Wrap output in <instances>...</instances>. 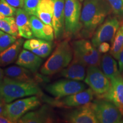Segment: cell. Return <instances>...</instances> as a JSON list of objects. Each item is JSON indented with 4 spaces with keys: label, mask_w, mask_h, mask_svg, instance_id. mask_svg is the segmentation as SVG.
<instances>
[{
    "label": "cell",
    "mask_w": 123,
    "mask_h": 123,
    "mask_svg": "<svg viewBox=\"0 0 123 123\" xmlns=\"http://www.w3.org/2000/svg\"><path fill=\"white\" fill-rule=\"evenodd\" d=\"M112 13L111 7L107 0H84L78 39L91 38L96 29Z\"/></svg>",
    "instance_id": "cell-1"
},
{
    "label": "cell",
    "mask_w": 123,
    "mask_h": 123,
    "mask_svg": "<svg viewBox=\"0 0 123 123\" xmlns=\"http://www.w3.org/2000/svg\"><path fill=\"white\" fill-rule=\"evenodd\" d=\"M100 67L102 71L110 80L121 75L117 62L110 54L105 53L101 56Z\"/></svg>",
    "instance_id": "cell-23"
},
{
    "label": "cell",
    "mask_w": 123,
    "mask_h": 123,
    "mask_svg": "<svg viewBox=\"0 0 123 123\" xmlns=\"http://www.w3.org/2000/svg\"><path fill=\"white\" fill-rule=\"evenodd\" d=\"M0 123H13L11 120L4 115H0Z\"/></svg>",
    "instance_id": "cell-34"
},
{
    "label": "cell",
    "mask_w": 123,
    "mask_h": 123,
    "mask_svg": "<svg viewBox=\"0 0 123 123\" xmlns=\"http://www.w3.org/2000/svg\"><path fill=\"white\" fill-rule=\"evenodd\" d=\"M6 104V103L5 102L4 100L0 97V115H3Z\"/></svg>",
    "instance_id": "cell-35"
},
{
    "label": "cell",
    "mask_w": 123,
    "mask_h": 123,
    "mask_svg": "<svg viewBox=\"0 0 123 123\" xmlns=\"http://www.w3.org/2000/svg\"><path fill=\"white\" fill-rule=\"evenodd\" d=\"M81 7L79 0H65L63 39L70 41L79 38L81 29Z\"/></svg>",
    "instance_id": "cell-4"
},
{
    "label": "cell",
    "mask_w": 123,
    "mask_h": 123,
    "mask_svg": "<svg viewBox=\"0 0 123 123\" xmlns=\"http://www.w3.org/2000/svg\"><path fill=\"white\" fill-rule=\"evenodd\" d=\"M43 95L37 83L14 80L5 76L0 83V97L6 103H11L19 98L33 95L41 96Z\"/></svg>",
    "instance_id": "cell-3"
},
{
    "label": "cell",
    "mask_w": 123,
    "mask_h": 123,
    "mask_svg": "<svg viewBox=\"0 0 123 123\" xmlns=\"http://www.w3.org/2000/svg\"><path fill=\"white\" fill-rule=\"evenodd\" d=\"M121 22L115 15H109L96 29L92 37L91 42L93 46L97 48L103 42L111 43Z\"/></svg>",
    "instance_id": "cell-11"
},
{
    "label": "cell",
    "mask_w": 123,
    "mask_h": 123,
    "mask_svg": "<svg viewBox=\"0 0 123 123\" xmlns=\"http://www.w3.org/2000/svg\"><path fill=\"white\" fill-rule=\"evenodd\" d=\"M30 17V15L23 8L17 9L15 21L19 34L21 37L27 39L34 38L31 27Z\"/></svg>",
    "instance_id": "cell-21"
},
{
    "label": "cell",
    "mask_w": 123,
    "mask_h": 123,
    "mask_svg": "<svg viewBox=\"0 0 123 123\" xmlns=\"http://www.w3.org/2000/svg\"><path fill=\"white\" fill-rule=\"evenodd\" d=\"M118 65H119V71L121 74H123V49L121 51L118 56Z\"/></svg>",
    "instance_id": "cell-33"
},
{
    "label": "cell",
    "mask_w": 123,
    "mask_h": 123,
    "mask_svg": "<svg viewBox=\"0 0 123 123\" xmlns=\"http://www.w3.org/2000/svg\"><path fill=\"white\" fill-rule=\"evenodd\" d=\"M71 44L73 49V59L87 67L100 66L101 53L89 40L83 38L75 39Z\"/></svg>",
    "instance_id": "cell-5"
},
{
    "label": "cell",
    "mask_w": 123,
    "mask_h": 123,
    "mask_svg": "<svg viewBox=\"0 0 123 123\" xmlns=\"http://www.w3.org/2000/svg\"><path fill=\"white\" fill-rule=\"evenodd\" d=\"M25 49L30 51L42 58H46L52 52L53 43L51 41L33 38L25 41L23 44Z\"/></svg>",
    "instance_id": "cell-16"
},
{
    "label": "cell",
    "mask_w": 123,
    "mask_h": 123,
    "mask_svg": "<svg viewBox=\"0 0 123 123\" xmlns=\"http://www.w3.org/2000/svg\"><path fill=\"white\" fill-rule=\"evenodd\" d=\"M54 8V0H41L35 16L39 18L44 24L52 25Z\"/></svg>",
    "instance_id": "cell-24"
},
{
    "label": "cell",
    "mask_w": 123,
    "mask_h": 123,
    "mask_svg": "<svg viewBox=\"0 0 123 123\" xmlns=\"http://www.w3.org/2000/svg\"><path fill=\"white\" fill-rule=\"evenodd\" d=\"M17 9L8 4L5 0H0V15L15 17Z\"/></svg>",
    "instance_id": "cell-28"
},
{
    "label": "cell",
    "mask_w": 123,
    "mask_h": 123,
    "mask_svg": "<svg viewBox=\"0 0 123 123\" xmlns=\"http://www.w3.org/2000/svg\"><path fill=\"white\" fill-rule=\"evenodd\" d=\"M83 83L72 79H60L46 87V91L55 99H61L86 90Z\"/></svg>",
    "instance_id": "cell-10"
},
{
    "label": "cell",
    "mask_w": 123,
    "mask_h": 123,
    "mask_svg": "<svg viewBox=\"0 0 123 123\" xmlns=\"http://www.w3.org/2000/svg\"><path fill=\"white\" fill-rule=\"evenodd\" d=\"M65 122L70 123H98L91 102L78 107L64 116Z\"/></svg>",
    "instance_id": "cell-14"
},
{
    "label": "cell",
    "mask_w": 123,
    "mask_h": 123,
    "mask_svg": "<svg viewBox=\"0 0 123 123\" xmlns=\"http://www.w3.org/2000/svg\"><path fill=\"white\" fill-rule=\"evenodd\" d=\"M91 104L99 123H123L120 111L112 101L98 98L91 101Z\"/></svg>",
    "instance_id": "cell-7"
},
{
    "label": "cell",
    "mask_w": 123,
    "mask_h": 123,
    "mask_svg": "<svg viewBox=\"0 0 123 123\" xmlns=\"http://www.w3.org/2000/svg\"><path fill=\"white\" fill-rule=\"evenodd\" d=\"M84 82L90 86L98 99H102L108 92L111 81L98 67H88Z\"/></svg>",
    "instance_id": "cell-8"
},
{
    "label": "cell",
    "mask_w": 123,
    "mask_h": 123,
    "mask_svg": "<svg viewBox=\"0 0 123 123\" xmlns=\"http://www.w3.org/2000/svg\"><path fill=\"white\" fill-rule=\"evenodd\" d=\"M69 41L63 39L58 42L51 55L40 68L42 74L45 76L56 74L69 65L74 56L73 47Z\"/></svg>",
    "instance_id": "cell-2"
},
{
    "label": "cell",
    "mask_w": 123,
    "mask_h": 123,
    "mask_svg": "<svg viewBox=\"0 0 123 123\" xmlns=\"http://www.w3.org/2000/svg\"><path fill=\"white\" fill-rule=\"evenodd\" d=\"M123 49V24L121 22L119 29L111 42L110 54L115 59H117L119 54Z\"/></svg>",
    "instance_id": "cell-26"
},
{
    "label": "cell",
    "mask_w": 123,
    "mask_h": 123,
    "mask_svg": "<svg viewBox=\"0 0 123 123\" xmlns=\"http://www.w3.org/2000/svg\"><path fill=\"white\" fill-rule=\"evenodd\" d=\"M111 81L110 90L102 99L112 101L120 110L123 108V76L119 75L111 80Z\"/></svg>",
    "instance_id": "cell-19"
},
{
    "label": "cell",
    "mask_w": 123,
    "mask_h": 123,
    "mask_svg": "<svg viewBox=\"0 0 123 123\" xmlns=\"http://www.w3.org/2000/svg\"><path fill=\"white\" fill-rule=\"evenodd\" d=\"M41 105V96L33 95L27 98L25 97V98L6 104L3 115L11 120L13 123H16L26 113Z\"/></svg>",
    "instance_id": "cell-6"
},
{
    "label": "cell",
    "mask_w": 123,
    "mask_h": 123,
    "mask_svg": "<svg viewBox=\"0 0 123 123\" xmlns=\"http://www.w3.org/2000/svg\"><path fill=\"white\" fill-rule=\"evenodd\" d=\"M5 76L14 80L22 82L41 83L49 81V78L37 73H34L29 69L22 66L13 65L7 67L4 70Z\"/></svg>",
    "instance_id": "cell-12"
},
{
    "label": "cell",
    "mask_w": 123,
    "mask_h": 123,
    "mask_svg": "<svg viewBox=\"0 0 123 123\" xmlns=\"http://www.w3.org/2000/svg\"><path fill=\"white\" fill-rule=\"evenodd\" d=\"M43 62L42 58L24 49L20 52L15 64L36 73L42 66Z\"/></svg>",
    "instance_id": "cell-18"
},
{
    "label": "cell",
    "mask_w": 123,
    "mask_h": 123,
    "mask_svg": "<svg viewBox=\"0 0 123 123\" xmlns=\"http://www.w3.org/2000/svg\"><path fill=\"white\" fill-rule=\"evenodd\" d=\"M79 1H80V2H83V1H84V0H79Z\"/></svg>",
    "instance_id": "cell-39"
},
{
    "label": "cell",
    "mask_w": 123,
    "mask_h": 123,
    "mask_svg": "<svg viewBox=\"0 0 123 123\" xmlns=\"http://www.w3.org/2000/svg\"><path fill=\"white\" fill-rule=\"evenodd\" d=\"M30 21L34 38L51 42L55 39L53 26L44 24L35 15H30Z\"/></svg>",
    "instance_id": "cell-17"
},
{
    "label": "cell",
    "mask_w": 123,
    "mask_h": 123,
    "mask_svg": "<svg viewBox=\"0 0 123 123\" xmlns=\"http://www.w3.org/2000/svg\"><path fill=\"white\" fill-rule=\"evenodd\" d=\"M5 1L15 8H24V0H5Z\"/></svg>",
    "instance_id": "cell-32"
},
{
    "label": "cell",
    "mask_w": 123,
    "mask_h": 123,
    "mask_svg": "<svg viewBox=\"0 0 123 123\" xmlns=\"http://www.w3.org/2000/svg\"><path fill=\"white\" fill-rule=\"evenodd\" d=\"M5 77V73L4 70L0 67V83L3 80Z\"/></svg>",
    "instance_id": "cell-36"
},
{
    "label": "cell",
    "mask_w": 123,
    "mask_h": 123,
    "mask_svg": "<svg viewBox=\"0 0 123 123\" xmlns=\"http://www.w3.org/2000/svg\"><path fill=\"white\" fill-rule=\"evenodd\" d=\"M24 42L23 38H18L12 45L0 53V67H5L16 62Z\"/></svg>",
    "instance_id": "cell-20"
},
{
    "label": "cell",
    "mask_w": 123,
    "mask_h": 123,
    "mask_svg": "<svg viewBox=\"0 0 123 123\" xmlns=\"http://www.w3.org/2000/svg\"><path fill=\"white\" fill-rule=\"evenodd\" d=\"M111 7L112 13L120 21L123 19V0H107Z\"/></svg>",
    "instance_id": "cell-27"
},
{
    "label": "cell",
    "mask_w": 123,
    "mask_h": 123,
    "mask_svg": "<svg viewBox=\"0 0 123 123\" xmlns=\"http://www.w3.org/2000/svg\"><path fill=\"white\" fill-rule=\"evenodd\" d=\"M0 29L17 38H21L19 34L14 17H5L0 15Z\"/></svg>",
    "instance_id": "cell-25"
},
{
    "label": "cell",
    "mask_w": 123,
    "mask_h": 123,
    "mask_svg": "<svg viewBox=\"0 0 123 123\" xmlns=\"http://www.w3.org/2000/svg\"><path fill=\"white\" fill-rule=\"evenodd\" d=\"M5 33H5V32H4L3 31H2L1 29H0V37L2 36V35H4Z\"/></svg>",
    "instance_id": "cell-37"
},
{
    "label": "cell",
    "mask_w": 123,
    "mask_h": 123,
    "mask_svg": "<svg viewBox=\"0 0 123 123\" xmlns=\"http://www.w3.org/2000/svg\"><path fill=\"white\" fill-rule=\"evenodd\" d=\"M97 49L101 54H105L110 50L111 46L108 42H104L100 44Z\"/></svg>",
    "instance_id": "cell-31"
},
{
    "label": "cell",
    "mask_w": 123,
    "mask_h": 123,
    "mask_svg": "<svg viewBox=\"0 0 123 123\" xmlns=\"http://www.w3.org/2000/svg\"><path fill=\"white\" fill-rule=\"evenodd\" d=\"M54 8L52 26L56 42L62 41L64 33V3L65 0H54Z\"/></svg>",
    "instance_id": "cell-15"
},
{
    "label": "cell",
    "mask_w": 123,
    "mask_h": 123,
    "mask_svg": "<svg viewBox=\"0 0 123 123\" xmlns=\"http://www.w3.org/2000/svg\"><path fill=\"white\" fill-rule=\"evenodd\" d=\"M86 67L83 64L73 59L69 65L60 72V76L74 80H84L87 73Z\"/></svg>",
    "instance_id": "cell-22"
},
{
    "label": "cell",
    "mask_w": 123,
    "mask_h": 123,
    "mask_svg": "<svg viewBox=\"0 0 123 123\" xmlns=\"http://www.w3.org/2000/svg\"><path fill=\"white\" fill-rule=\"evenodd\" d=\"M57 120L51 106L44 104L40 108L31 111L18 121V123H50Z\"/></svg>",
    "instance_id": "cell-13"
},
{
    "label": "cell",
    "mask_w": 123,
    "mask_h": 123,
    "mask_svg": "<svg viewBox=\"0 0 123 123\" xmlns=\"http://www.w3.org/2000/svg\"><path fill=\"white\" fill-rule=\"evenodd\" d=\"M18 38L15 37L5 33L0 37V53L14 43Z\"/></svg>",
    "instance_id": "cell-29"
},
{
    "label": "cell",
    "mask_w": 123,
    "mask_h": 123,
    "mask_svg": "<svg viewBox=\"0 0 123 123\" xmlns=\"http://www.w3.org/2000/svg\"><path fill=\"white\" fill-rule=\"evenodd\" d=\"M120 112H121V114H122V115L123 116V109H121V110H120Z\"/></svg>",
    "instance_id": "cell-38"
},
{
    "label": "cell",
    "mask_w": 123,
    "mask_h": 123,
    "mask_svg": "<svg viewBox=\"0 0 123 123\" xmlns=\"http://www.w3.org/2000/svg\"><path fill=\"white\" fill-rule=\"evenodd\" d=\"M41 0H24V9L30 15H36Z\"/></svg>",
    "instance_id": "cell-30"
},
{
    "label": "cell",
    "mask_w": 123,
    "mask_h": 123,
    "mask_svg": "<svg viewBox=\"0 0 123 123\" xmlns=\"http://www.w3.org/2000/svg\"><path fill=\"white\" fill-rule=\"evenodd\" d=\"M94 92L91 88L86 89L75 94L69 95L61 99H53L43 95L41 97L43 100L51 106L61 108L78 107L85 105L93 100Z\"/></svg>",
    "instance_id": "cell-9"
}]
</instances>
